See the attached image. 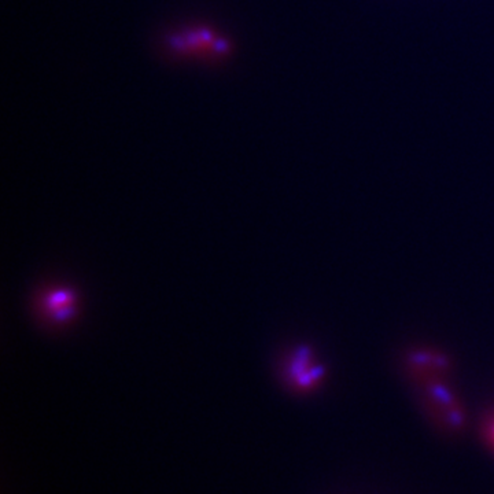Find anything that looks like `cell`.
<instances>
[{"label":"cell","mask_w":494,"mask_h":494,"mask_svg":"<svg viewBox=\"0 0 494 494\" xmlns=\"http://www.w3.org/2000/svg\"><path fill=\"white\" fill-rule=\"evenodd\" d=\"M73 298L69 291H54L47 296V309L56 320H66L73 313Z\"/></svg>","instance_id":"6da1fadb"}]
</instances>
